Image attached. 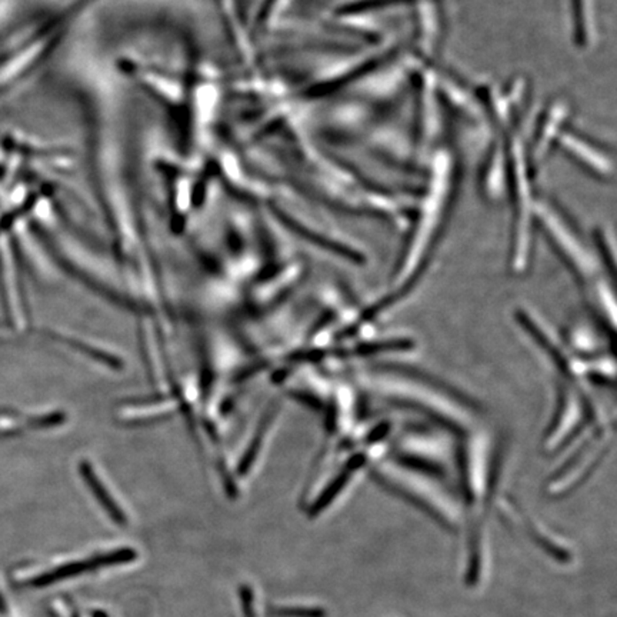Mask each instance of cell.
<instances>
[{"label":"cell","mask_w":617,"mask_h":617,"mask_svg":"<svg viewBox=\"0 0 617 617\" xmlns=\"http://www.w3.org/2000/svg\"><path fill=\"white\" fill-rule=\"evenodd\" d=\"M570 106L565 99L551 100L537 119L530 141H526L528 165L533 174L546 163L551 150L556 148L559 137L569 123Z\"/></svg>","instance_id":"10"},{"label":"cell","mask_w":617,"mask_h":617,"mask_svg":"<svg viewBox=\"0 0 617 617\" xmlns=\"http://www.w3.org/2000/svg\"><path fill=\"white\" fill-rule=\"evenodd\" d=\"M355 386L376 399L425 414L456 436L477 428L474 406L428 377L395 367H370L355 372Z\"/></svg>","instance_id":"3"},{"label":"cell","mask_w":617,"mask_h":617,"mask_svg":"<svg viewBox=\"0 0 617 617\" xmlns=\"http://www.w3.org/2000/svg\"><path fill=\"white\" fill-rule=\"evenodd\" d=\"M593 251H595L603 270L606 272L607 276L614 281V274H616V236L610 226L599 225L596 226L593 230Z\"/></svg>","instance_id":"15"},{"label":"cell","mask_w":617,"mask_h":617,"mask_svg":"<svg viewBox=\"0 0 617 617\" xmlns=\"http://www.w3.org/2000/svg\"><path fill=\"white\" fill-rule=\"evenodd\" d=\"M462 174V162L455 149L442 146L435 150L420 204L414 207L412 216L409 237L393 270L390 288L381 300L362 311L366 322L377 320L402 304L425 278L455 209Z\"/></svg>","instance_id":"1"},{"label":"cell","mask_w":617,"mask_h":617,"mask_svg":"<svg viewBox=\"0 0 617 617\" xmlns=\"http://www.w3.org/2000/svg\"><path fill=\"white\" fill-rule=\"evenodd\" d=\"M369 474L389 492L423 510L448 530L458 528L465 519L460 497L435 474L414 469L390 456L374 463Z\"/></svg>","instance_id":"5"},{"label":"cell","mask_w":617,"mask_h":617,"mask_svg":"<svg viewBox=\"0 0 617 617\" xmlns=\"http://www.w3.org/2000/svg\"><path fill=\"white\" fill-rule=\"evenodd\" d=\"M590 306L595 313L599 316L607 332L613 333L616 329V293H614V281L610 278H602L596 282L595 285L586 289Z\"/></svg>","instance_id":"13"},{"label":"cell","mask_w":617,"mask_h":617,"mask_svg":"<svg viewBox=\"0 0 617 617\" xmlns=\"http://www.w3.org/2000/svg\"><path fill=\"white\" fill-rule=\"evenodd\" d=\"M556 148L562 149L569 159L577 166L600 181H612L614 179L613 156L605 148V144L596 141L581 130L566 126L559 137Z\"/></svg>","instance_id":"9"},{"label":"cell","mask_w":617,"mask_h":617,"mask_svg":"<svg viewBox=\"0 0 617 617\" xmlns=\"http://www.w3.org/2000/svg\"><path fill=\"white\" fill-rule=\"evenodd\" d=\"M613 423H591L581 436L577 446L547 484L551 495L562 496L581 486L600 465L613 439Z\"/></svg>","instance_id":"8"},{"label":"cell","mask_w":617,"mask_h":617,"mask_svg":"<svg viewBox=\"0 0 617 617\" xmlns=\"http://www.w3.org/2000/svg\"><path fill=\"white\" fill-rule=\"evenodd\" d=\"M455 436L442 426H436V429H409L393 437L389 456L442 479L456 466Z\"/></svg>","instance_id":"7"},{"label":"cell","mask_w":617,"mask_h":617,"mask_svg":"<svg viewBox=\"0 0 617 617\" xmlns=\"http://www.w3.org/2000/svg\"><path fill=\"white\" fill-rule=\"evenodd\" d=\"M572 9L575 43H576L577 48H590L596 36L595 2L593 0H572Z\"/></svg>","instance_id":"14"},{"label":"cell","mask_w":617,"mask_h":617,"mask_svg":"<svg viewBox=\"0 0 617 617\" xmlns=\"http://www.w3.org/2000/svg\"><path fill=\"white\" fill-rule=\"evenodd\" d=\"M477 186L482 197L489 202H499L506 192L505 152L497 134L489 146L488 152L484 153L477 174Z\"/></svg>","instance_id":"11"},{"label":"cell","mask_w":617,"mask_h":617,"mask_svg":"<svg viewBox=\"0 0 617 617\" xmlns=\"http://www.w3.org/2000/svg\"><path fill=\"white\" fill-rule=\"evenodd\" d=\"M81 472H83V474H85L86 482H88V484H89L90 489H92L93 492H95V495H96L99 502L102 503V505H104V507H106V510H108L112 518L115 519L116 521H120V523H123V521H125V518H123L122 512L118 509L115 503L112 502L108 493H106L104 488H102V484L99 483V479L95 476L92 470H90L89 467H83Z\"/></svg>","instance_id":"16"},{"label":"cell","mask_w":617,"mask_h":617,"mask_svg":"<svg viewBox=\"0 0 617 617\" xmlns=\"http://www.w3.org/2000/svg\"><path fill=\"white\" fill-rule=\"evenodd\" d=\"M358 389L351 383H342L330 397L329 428L335 436L343 440L359 425Z\"/></svg>","instance_id":"12"},{"label":"cell","mask_w":617,"mask_h":617,"mask_svg":"<svg viewBox=\"0 0 617 617\" xmlns=\"http://www.w3.org/2000/svg\"><path fill=\"white\" fill-rule=\"evenodd\" d=\"M492 436L486 430L474 428L459 436L456 469L460 477V502L463 518L467 519L472 532V546L484 540L488 510L495 496L496 460Z\"/></svg>","instance_id":"4"},{"label":"cell","mask_w":617,"mask_h":617,"mask_svg":"<svg viewBox=\"0 0 617 617\" xmlns=\"http://www.w3.org/2000/svg\"><path fill=\"white\" fill-rule=\"evenodd\" d=\"M535 223L536 232L539 230L546 237L559 259L584 289L590 288L602 278H609L595 251L589 248L573 220L558 204L549 200H536Z\"/></svg>","instance_id":"6"},{"label":"cell","mask_w":617,"mask_h":617,"mask_svg":"<svg viewBox=\"0 0 617 617\" xmlns=\"http://www.w3.org/2000/svg\"><path fill=\"white\" fill-rule=\"evenodd\" d=\"M526 86L512 83L500 95L486 89L481 95L482 106L496 134L499 135L506 165V192L509 199L510 223L509 269L513 276H523L532 266L535 244V206L532 181L535 178L528 165L526 137L521 132L523 112L528 106Z\"/></svg>","instance_id":"2"}]
</instances>
